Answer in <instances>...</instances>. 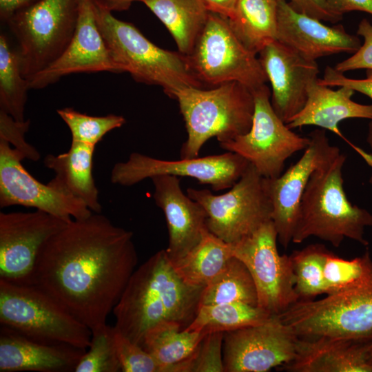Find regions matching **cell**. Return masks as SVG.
I'll return each mask as SVG.
<instances>
[{
    "instance_id": "obj_1",
    "label": "cell",
    "mask_w": 372,
    "mask_h": 372,
    "mask_svg": "<svg viewBox=\"0 0 372 372\" xmlns=\"http://www.w3.org/2000/svg\"><path fill=\"white\" fill-rule=\"evenodd\" d=\"M137 262L132 232L94 213L72 219L45 242L27 285L92 331L107 324Z\"/></svg>"
},
{
    "instance_id": "obj_2",
    "label": "cell",
    "mask_w": 372,
    "mask_h": 372,
    "mask_svg": "<svg viewBox=\"0 0 372 372\" xmlns=\"http://www.w3.org/2000/svg\"><path fill=\"white\" fill-rule=\"evenodd\" d=\"M204 287L190 285L176 272L165 249L134 270L113 309L115 329L142 347L147 331L164 322L183 329L194 319Z\"/></svg>"
},
{
    "instance_id": "obj_3",
    "label": "cell",
    "mask_w": 372,
    "mask_h": 372,
    "mask_svg": "<svg viewBox=\"0 0 372 372\" xmlns=\"http://www.w3.org/2000/svg\"><path fill=\"white\" fill-rule=\"evenodd\" d=\"M346 159L340 153L311 176L300 203L292 242L299 244L313 236L335 247L346 238L369 245L365 230L372 227V213L347 198L342 176Z\"/></svg>"
},
{
    "instance_id": "obj_4",
    "label": "cell",
    "mask_w": 372,
    "mask_h": 372,
    "mask_svg": "<svg viewBox=\"0 0 372 372\" xmlns=\"http://www.w3.org/2000/svg\"><path fill=\"white\" fill-rule=\"evenodd\" d=\"M173 99L178 101L187 133L180 152L181 158L198 156L212 137L219 143L227 142L251 128L254 96L251 90L240 83L229 82L210 89L187 87Z\"/></svg>"
},
{
    "instance_id": "obj_5",
    "label": "cell",
    "mask_w": 372,
    "mask_h": 372,
    "mask_svg": "<svg viewBox=\"0 0 372 372\" xmlns=\"http://www.w3.org/2000/svg\"><path fill=\"white\" fill-rule=\"evenodd\" d=\"M93 3L99 28L122 72L161 87L171 98L187 87H203L186 55L156 45L133 24L117 19L94 0Z\"/></svg>"
},
{
    "instance_id": "obj_6",
    "label": "cell",
    "mask_w": 372,
    "mask_h": 372,
    "mask_svg": "<svg viewBox=\"0 0 372 372\" xmlns=\"http://www.w3.org/2000/svg\"><path fill=\"white\" fill-rule=\"evenodd\" d=\"M0 322L37 342L90 346L92 331L39 288L0 278Z\"/></svg>"
},
{
    "instance_id": "obj_7",
    "label": "cell",
    "mask_w": 372,
    "mask_h": 372,
    "mask_svg": "<svg viewBox=\"0 0 372 372\" xmlns=\"http://www.w3.org/2000/svg\"><path fill=\"white\" fill-rule=\"evenodd\" d=\"M277 316L299 338L368 342L372 338V276L324 298L298 300Z\"/></svg>"
},
{
    "instance_id": "obj_8",
    "label": "cell",
    "mask_w": 372,
    "mask_h": 372,
    "mask_svg": "<svg viewBox=\"0 0 372 372\" xmlns=\"http://www.w3.org/2000/svg\"><path fill=\"white\" fill-rule=\"evenodd\" d=\"M79 0H39L6 23L19 44L21 72L29 81L65 50L76 30Z\"/></svg>"
},
{
    "instance_id": "obj_9",
    "label": "cell",
    "mask_w": 372,
    "mask_h": 372,
    "mask_svg": "<svg viewBox=\"0 0 372 372\" xmlns=\"http://www.w3.org/2000/svg\"><path fill=\"white\" fill-rule=\"evenodd\" d=\"M186 56L203 85L238 82L254 90L268 81L257 54L242 44L227 18L215 13H209L192 51Z\"/></svg>"
},
{
    "instance_id": "obj_10",
    "label": "cell",
    "mask_w": 372,
    "mask_h": 372,
    "mask_svg": "<svg viewBox=\"0 0 372 372\" xmlns=\"http://www.w3.org/2000/svg\"><path fill=\"white\" fill-rule=\"evenodd\" d=\"M223 194L188 188L187 194L199 203L207 214V229L229 244L252 234L271 221L272 205L264 186V177L253 165Z\"/></svg>"
},
{
    "instance_id": "obj_11",
    "label": "cell",
    "mask_w": 372,
    "mask_h": 372,
    "mask_svg": "<svg viewBox=\"0 0 372 372\" xmlns=\"http://www.w3.org/2000/svg\"><path fill=\"white\" fill-rule=\"evenodd\" d=\"M252 93L254 112L250 130L231 141L219 143L220 146L246 158L263 177L276 178L282 173L285 161L304 150L310 139L293 132L277 115L266 84Z\"/></svg>"
},
{
    "instance_id": "obj_12",
    "label": "cell",
    "mask_w": 372,
    "mask_h": 372,
    "mask_svg": "<svg viewBox=\"0 0 372 372\" xmlns=\"http://www.w3.org/2000/svg\"><path fill=\"white\" fill-rule=\"evenodd\" d=\"M278 234L269 221L252 234L231 244L233 256L247 267L257 291V306L278 315L299 300L290 256L280 255Z\"/></svg>"
},
{
    "instance_id": "obj_13",
    "label": "cell",
    "mask_w": 372,
    "mask_h": 372,
    "mask_svg": "<svg viewBox=\"0 0 372 372\" xmlns=\"http://www.w3.org/2000/svg\"><path fill=\"white\" fill-rule=\"evenodd\" d=\"M250 163L240 155L227 152L219 155L167 161L133 152L125 162L116 163L111 182L130 187L158 175L188 176L200 184L210 185L214 192L231 188Z\"/></svg>"
},
{
    "instance_id": "obj_14",
    "label": "cell",
    "mask_w": 372,
    "mask_h": 372,
    "mask_svg": "<svg viewBox=\"0 0 372 372\" xmlns=\"http://www.w3.org/2000/svg\"><path fill=\"white\" fill-rule=\"evenodd\" d=\"M300 158L276 178L264 177V186L272 205L271 220L278 241L287 249L292 242L300 203L312 174L340 153L330 144L326 130L317 129Z\"/></svg>"
},
{
    "instance_id": "obj_15",
    "label": "cell",
    "mask_w": 372,
    "mask_h": 372,
    "mask_svg": "<svg viewBox=\"0 0 372 372\" xmlns=\"http://www.w3.org/2000/svg\"><path fill=\"white\" fill-rule=\"evenodd\" d=\"M25 156L0 139V207L22 205L33 207L70 221L93 212L81 199L34 178L23 166Z\"/></svg>"
},
{
    "instance_id": "obj_16",
    "label": "cell",
    "mask_w": 372,
    "mask_h": 372,
    "mask_svg": "<svg viewBox=\"0 0 372 372\" xmlns=\"http://www.w3.org/2000/svg\"><path fill=\"white\" fill-rule=\"evenodd\" d=\"M298 337L277 316L224 333L225 372H266L291 362Z\"/></svg>"
},
{
    "instance_id": "obj_17",
    "label": "cell",
    "mask_w": 372,
    "mask_h": 372,
    "mask_svg": "<svg viewBox=\"0 0 372 372\" xmlns=\"http://www.w3.org/2000/svg\"><path fill=\"white\" fill-rule=\"evenodd\" d=\"M69 222L38 209L1 212L0 278L27 284L43 245Z\"/></svg>"
},
{
    "instance_id": "obj_18",
    "label": "cell",
    "mask_w": 372,
    "mask_h": 372,
    "mask_svg": "<svg viewBox=\"0 0 372 372\" xmlns=\"http://www.w3.org/2000/svg\"><path fill=\"white\" fill-rule=\"evenodd\" d=\"M122 72L99 28L93 0H79L74 34L63 53L28 81L30 89H42L74 73Z\"/></svg>"
},
{
    "instance_id": "obj_19",
    "label": "cell",
    "mask_w": 372,
    "mask_h": 372,
    "mask_svg": "<svg viewBox=\"0 0 372 372\" xmlns=\"http://www.w3.org/2000/svg\"><path fill=\"white\" fill-rule=\"evenodd\" d=\"M258 55L271 86L272 107L287 124L303 108L309 84L318 79L317 62L304 57L278 41L265 46Z\"/></svg>"
},
{
    "instance_id": "obj_20",
    "label": "cell",
    "mask_w": 372,
    "mask_h": 372,
    "mask_svg": "<svg viewBox=\"0 0 372 372\" xmlns=\"http://www.w3.org/2000/svg\"><path fill=\"white\" fill-rule=\"evenodd\" d=\"M278 1L277 41L304 57L316 61L322 56L355 53L360 39L341 25L329 26L294 10L286 0Z\"/></svg>"
},
{
    "instance_id": "obj_21",
    "label": "cell",
    "mask_w": 372,
    "mask_h": 372,
    "mask_svg": "<svg viewBox=\"0 0 372 372\" xmlns=\"http://www.w3.org/2000/svg\"><path fill=\"white\" fill-rule=\"evenodd\" d=\"M151 179L153 198L166 219L169 239L165 251L174 264L200 240L207 228V214L199 203L184 194L178 176L158 175Z\"/></svg>"
},
{
    "instance_id": "obj_22",
    "label": "cell",
    "mask_w": 372,
    "mask_h": 372,
    "mask_svg": "<svg viewBox=\"0 0 372 372\" xmlns=\"http://www.w3.org/2000/svg\"><path fill=\"white\" fill-rule=\"evenodd\" d=\"M318 79L309 84L303 108L290 120L287 126L292 130L315 125L329 130L347 143L372 168V154L350 142L338 127L340 122L348 118L372 120V105L353 101L351 96L355 92L349 87H340L333 90L319 83Z\"/></svg>"
},
{
    "instance_id": "obj_23",
    "label": "cell",
    "mask_w": 372,
    "mask_h": 372,
    "mask_svg": "<svg viewBox=\"0 0 372 372\" xmlns=\"http://www.w3.org/2000/svg\"><path fill=\"white\" fill-rule=\"evenodd\" d=\"M85 350L37 342L1 325L0 372L74 371Z\"/></svg>"
},
{
    "instance_id": "obj_24",
    "label": "cell",
    "mask_w": 372,
    "mask_h": 372,
    "mask_svg": "<svg viewBox=\"0 0 372 372\" xmlns=\"http://www.w3.org/2000/svg\"><path fill=\"white\" fill-rule=\"evenodd\" d=\"M329 337L299 338L290 372H372L365 343Z\"/></svg>"
},
{
    "instance_id": "obj_25",
    "label": "cell",
    "mask_w": 372,
    "mask_h": 372,
    "mask_svg": "<svg viewBox=\"0 0 372 372\" xmlns=\"http://www.w3.org/2000/svg\"><path fill=\"white\" fill-rule=\"evenodd\" d=\"M95 147L72 141L67 152L57 156L48 154L43 163L55 172V176L48 184L81 199L92 212L101 213L99 190L92 174Z\"/></svg>"
},
{
    "instance_id": "obj_26",
    "label": "cell",
    "mask_w": 372,
    "mask_h": 372,
    "mask_svg": "<svg viewBox=\"0 0 372 372\" xmlns=\"http://www.w3.org/2000/svg\"><path fill=\"white\" fill-rule=\"evenodd\" d=\"M143 3L170 32L178 51L189 55L210 12L203 0H144Z\"/></svg>"
},
{
    "instance_id": "obj_27",
    "label": "cell",
    "mask_w": 372,
    "mask_h": 372,
    "mask_svg": "<svg viewBox=\"0 0 372 372\" xmlns=\"http://www.w3.org/2000/svg\"><path fill=\"white\" fill-rule=\"evenodd\" d=\"M228 19L237 37L256 54L277 41V0H238Z\"/></svg>"
},
{
    "instance_id": "obj_28",
    "label": "cell",
    "mask_w": 372,
    "mask_h": 372,
    "mask_svg": "<svg viewBox=\"0 0 372 372\" xmlns=\"http://www.w3.org/2000/svg\"><path fill=\"white\" fill-rule=\"evenodd\" d=\"M232 256L231 244L205 228L199 242L172 265L184 282L205 287L222 271Z\"/></svg>"
},
{
    "instance_id": "obj_29",
    "label": "cell",
    "mask_w": 372,
    "mask_h": 372,
    "mask_svg": "<svg viewBox=\"0 0 372 372\" xmlns=\"http://www.w3.org/2000/svg\"><path fill=\"white\" fill-rule=\"evenodd\" d=\"M207 333L188 331L174 322H161L145 333L142 347L166 370L176 372V364L188 359Z\"/></svg>"
},
{
    "instance_id": "obj_30",
    "label": "cell",
    "mask_w": 372,
    "mask_h": 372,
    "mask_svg": "<svg viewBox=\"0 0 372 372\" xmlns=\"http://www.w3.org/2000/svg\"><path fill=\"white\" fill-rule=\"evenodd\" d=\"M273 316L258 306L240 302L200 304L194 319L185 329L225 333L264 323Z\"/></svg>"
},
{
    "instance_id": "obj_31",
    "label": "cell",
    "mask_w": 372,
    "mask_h": 372,
    "mask_svg": "<svg viewBox=\"0 0 372 372\" xmlns=\"http://www.w3.org/2000/svg\"><path fill=\"white\" fill-rule=\"evenodd\" d=\"M240 302L258 304L257 291L245 265L232 256L222 271L203 289L200 304Z\"/></svg>"
},
{
    "instance_id": "obj_32",
    "label": "cell",
    "mask_w": 372,
    "mask_h": 372,
    "mask_svg": "<svg viewBox=\"0 0 372 372\" xmlns=\"http://www.w3.org/2000/svg\"><path fill=\"white\" fill-rule=\"evenodd\" d=\"M28 81L23 76L18 52L4 34L0 35V110L17 121H24Z\"/></svg>"
},
{
    "instance_id": "obj_33",
    "label": "cell",
    "mask_w": 372,
    "mask_h": 372,
    "mask_svg": "<svg viewBox=\"0 0 372 372\" xmlns=\"http://www.w3.org/2000/svg\"><path fill=\"white\" fill-rule=\"evenodd\" d=\"M329 251L323 245L312 244L290 255L299 300L327 294L324 265Z\"/></svg>"
},
{
    "instance_id": "obj_34",
    "label": "cell",
    "mask_w": 372,
    "mask_h": 372,
    "mask_svg": "<svg viewBox=\"0 0 372 372\" xmlns=\"http://www.w3.org/2000/svg\"><path fill=\"white\" fill-rule=\"evenodd\" d=\"M372 276V258L367 250L351 260L344 259L329 251L324 265L327 294L353 288Z\"/></svg>"
},
{
    "instance_id": "obj_35",
    "label": "cell",
    "mask_w": 372,
    "mask_h": 372,
    "mask_svg": "<svg viewBox=\"0 0 372 372\" xmlns=\"http://www.w3.org/2000/svg\"><path fill=\"white\" fill-rule=\"evenodd\" d=\"M57 114L69 127L72 141L94 146H96L107 133L125 123V118L121 115L110 114L94 116L83 114L71 107L59 109Z\"/></svg>"
},
{
    "instance_id": "obj_36",
    "label": "cell",
    "mask_w": 372,
    "mask_h": 372,
    "mask_svg": "<svg viewBox=\"0 0 372 372\" xmlns=\"http://www.w3.org/2000/svg\"><path fill=\"white\" fill-rule=\"evenodd\" d=\"M91 331L90 346L81 355L74 371H121L115 345L114 327L106 324Z\"/></svg>"
},
{
    "instance_id": "obj_37",
    "label": "cell",
    "mask_w": 372,
    "mask_h": 372,
    "mask_svg": "<svg viewBox=\"0 0 372 372\" xmlns=\"http://www.w3.org/2000/svg\"><path fill=\"white\" fill-rule=\"evenodd\" d=\"M223 339V332L207 333L193 354L181 362L183 372H225Z\"/></svg>"
},
{
    "instance_id": "obj_38",
    "label": "cell",
    "mask_w": 372,
    "mask_h": 372,
    "mask_svg": "<svg viewBox=\"0 0 372 372\" xmlns=\"http://www.w3.org/2000/svg\"><path fill=\"white\" fill-rule=\"evenodd\" d=\"M114 338L121 371L166 372L165 367L143 347L132 342L116 329Z\"/></svg>"
},
{
    "instance_id": "obj_39",
    "label": "cell",
    "mask_w": 372,
    "mask_h": 372,
    "mask_svg": "<svg viewBox=\"0 0 372 372\" xmlns=\"http://www.w3.org/2000/svg\"><path fill=\"white\" fill-rule=\"evenodd\" d=\"M30 127V121H17L5 112L0 110V139L8 141L20 151L25 158L38 161L39 152L25 139V134Z\"/></svg>"
},
{
    "instance_id": "obj_40",
    "label": "cell",
    "mask_w": 372,
    "mask_h": 372,
    "mask_svg": "<svg viewBox=\"0 0 372 372\" xmlns=\"http://www.w3.org/2000/svg\"><path fill=\"white\" fill-rule=\"evenodd\" d=\"M357 34L364 39V43L353 55L335 65L334 68L344 73L355 70H372V23L363 19L358 24Z\"/></svg>"
},
{
    "instance_id": "obj_41",
    "label": "cell",
    "mask_w": 372,
    "mask_h": 372,
    "mask_svg": "<svg viewBox=\"0 0 372 372\" xmlns=\"http://www.w3.org/2000/svg\"><path fill=\"white\" fill-rule=\"evenodd\" d=\"M366 74L365 79H351L347 77L344 73L338 72L334 68L327 66L322 78L318 79V81L328 87H347L372 99V70H367Z\"/></svg>"
},
{
    "instance_id": "obj_42",
    "label": "cell",
    "mask_w": 372,
    "mask_h": 372,
    "mask_svg": "<svg viewBox=\"0 0 372 372\" xmlns=\"http://www.w3.org/2000/svg\"><path fill=\"white\" fill-rule=\"evenodd\" d=\"M289 4L296 11L322 21L335 23L342 15L336 12L327 0H289Z\"/></svg>"
},
{
    "instance_id": "obj_43",
    "label": "cell",
    "mask_w": 372,
    "mask_h": 372,
    "mask_svg": "<svg viewBox=\"0 0 372 372\" xmlns=\"http://www.w3.org/2000/svg\"><path fill=\"white\" fill-rule=\"evenodd\" d=\"M336 12L343 15L351 11H362L372 14V0H327Z\"/></svg>"
},
{
    "instance_id": "obj_44",
    "label": "cell",
    "mask_w": 372,
    "mask_h": 372,
    "mask_svg": "<svg viewBox=\"0 0 372 372\" xmlns=\"http://www.w3.org/2000/svg\"><path fill=\"white\" fill-rule=\"evenodd\" d=\"M39 0H0V17L7 21L17 12L32 5Z\"/></svg>"
},
{
    "instance_id": "obj_45",
    "label": "cell",
    "mask_w": 372,
    "mask_h": 372,
    "mask_svg": "<svg viewBox=\"0 0 372 372\" xmlns=\"http://www.w3.org/2000/svg\"><path fill=\"white\" fill-rule=\"evenodd\" d=\"M207 10L212 13L230 19L238 0H203Z\"/></svg>"
},
{
    "instance_id": "obj_46",
    "label": "cell",
    "mask_w": 372,
    "mask_h": 372,
    "mask_svg": "<svg viewBox=\"0 0 372 372\" xmlns=\"http://www.w3.org/2000/svg\"><path fill=\"white\" fill-rule=\"evenodd\" d=\"M103 8L111 11H121L129 8L134 1H141L144 0H94Z\"/></svg>"
},
{
    "instance_id": "obj_47",
    "label": "cell",
    "mask_w": 372,
    "mask_h": 372,
    "mask_svg": "<svg viewBox=\"0 0 372 372\" xmlns=\"http://www.w3.org/2000/svg\"><path fill=\"white\" fill-rule=\"evenodd\" d=\"M366 142L370 147V148L372 150V120L369 122L368 125V130H367V135H366ZM369 182L371 185H372V174L369 179Z\"/></svg>"
},
{
    "instance_id": "obj_48",
    "label": "cell",
    "mask_w": 372,
    "mask_h": 372,
    "mask_svg": "<svg viewBox=\"0 0 372 372\" xmlns=\"http://www.w3.org/2000/svg\"><path fill=\"white\" fill-rule=\"evenodd\" d=\"M365 348L368 359L372 365V338L365 343Z\"/></svg>"
}]
</instances>
